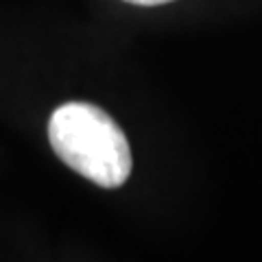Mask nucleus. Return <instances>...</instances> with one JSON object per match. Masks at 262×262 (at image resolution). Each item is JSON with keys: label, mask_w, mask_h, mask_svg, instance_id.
I'll return each mask as SVG.
<instances>
[{"label": "nucleus", "mask_w": 262, "mask_h": 262, "mask_svg": "<svg viewBox=\"0 0 262 262\" xmlns=\"http://www.w3.org/2000/svg\"><path fill=\"white\" fill-rule=\"evenodd\" d=\"M131 5H140V7H155V5H166L173 3V0H127Z\"/></svg>", "instance_id": "obj_2"}, {"label": "nucleus", "mask_w": 262, "mask_h": 262, "mask_svg": "<svg viewBox=\"0 0 262 262\" xmlns=\"http://www.w3.org/2000/svg\"><path fill=\"white\" fill-rule=\"evenodd\" d=\"M48 140L66 166L101 188H118L131 175V149L122 129L105 110L72 101L48 120Z\"/></svg>", "instance_id": "obj_1"}]
</instances>
